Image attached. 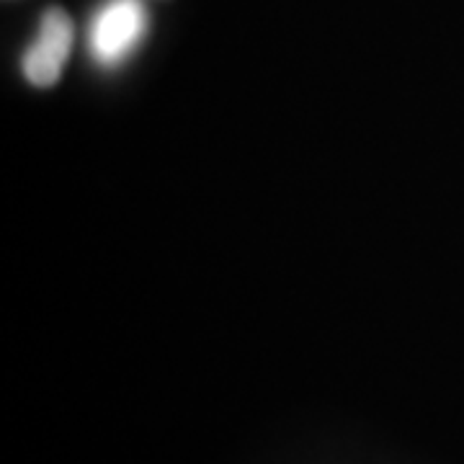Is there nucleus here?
I'll list each match as a JSON object with an SVG mask.
<instances>
[{
    "mask_svg": "<svg viewBox=\"0 0 464 464\" xmlns=\"http://www.w3.org/2000/svg\"><path fill=\"white\" fill-rule=\"evenodd\" d=\"M150 29L142 0H106L96 8L88 26V52L99 67L124 65L145 42Z\"/></svg>",
    "mask_w": 464,
    "mask_h": 464,
    "instance_id": "obj_1",
    "label": "nucleus"
},
{
    "mask_svg": "<svg viewBox=\"0 0 464 464\" xmlns=\"http://www.w3.org/2000/svg\"><path fill=\"white\" fill-rule=\"evenodd\" d=\"M75 29L63 8H50L39 18L34 42L21 57L24 78L36 88H50L60 81L67 57L72 52Z\"/></svg>",
    "mask_w": 464,
    "mask_h": 464,
    "instance_id": "obj_2",
    "label": "nucleus"
}]
</instances>
